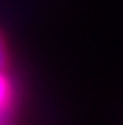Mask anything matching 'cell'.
Segmentation results:
<instances>
[{
  "mask_svg": "<svg viewBox=\"0 0 123 125\" xmlns=\"http://www.w3.org/2000/svg\"><path fill=\"white\" fill-rule=\"evenodd\" d=\"M9 94H11V87H9V81L5 72H0V114L7 109V103H9Z\"/></svg>",
  "mask_w": 123,
  "mask_h": 125,
  "instance_id": "cell-1",
  "label": "cell"
},
{
  "mask_svg": "<svg viewBox=\"0 0 123 125\" xmlns=\"http://www.w3.org/2000/svg\"><path fill=\"white\" fill-rule=\"evenodd\" d=\"M5 67H7V45L2 34H0V72H5Z\"/></svg>",
  "mask_w": 123,
  "mask_h": 125,
  "instance_id": "cell-2",
  "label": "cell"
}]
</instances>
